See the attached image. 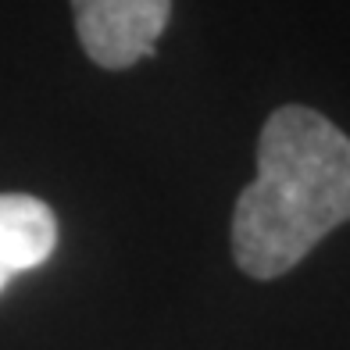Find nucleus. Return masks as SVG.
I'll use <instances>...</instances> for the list:
<instances>
[{"label": "nucleus", "mask_w": 350, "mask_h": 350, "mask_svg": "<svg viewBox=\"0 0 350 350\" xmlns=\"http://www.w3.org/2000/svg\"><path fill=\"white\" fill-rule=\"evenodd\" d=\"M350 221V139L325 115L286 104L258 139V179L232 211L236 265L279 279Z\"/></svg>", "instance_id": "obj_1"}, {"label": "nucleus", "mask_w": 350, "mask_h": 350, "mask_svg": "<svg viewBox=\"0 0 350 350\" xmlns=\"http://www.w3.org/2000/svg\"><path fill=\"white\" fill-rule=\"evenodd\" d=\"M75 33L86 57L100 68H133L150 57L165 33L172 0H72Z\"/></svg>", "instance_id": "obj_2"}, {"label": "nucleus", "mask_w": 350, "mask_h": 350, "mask_svg": "<svg viewBox=\"0 0 350 350\" xmlns=\"http://www.w3.org/2000/svg\"><path fill=\"white\" fill-rule=\"evenodd\" d=\"M57 247V218L40 197L0 193V293L4 286L40 268Z\"/></svg>", "instance_id": "obj_3"}]
</instances>
